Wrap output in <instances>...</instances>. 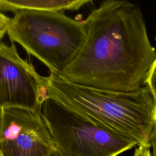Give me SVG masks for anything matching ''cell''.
<instances>
[{"label":"cell","instance_id":"8fae6325","mask_svg":"<svg viewBox=\"0 0 156 156\" xmlns=\"http://www.w3.org/2000/svg\"><path fill=\"white\" fill-rule=\"evenodd\" d=\"M149 143L151 147H152V156H156V124L151 133Z\"/></svg>","mask_w":156,"mask_h":156},{"label":"cell","instance_id":"30bf717a","mask_svg":"<svg viewBox=\"0 0 156 156\" xmlns=\"http://www.w3.org/2000/svg\"><path fill=\"white\" fill-rule=\"evenodd\" d=\"M133 156H152V154L150 151V148L138 146V148L135 149Z\"/></svg>","mask_w":156,"mask_h":156},{"label":"cell","instance_id":"7a4b0ae2","mask_svg":"<svg viewBox=\"0 0 156 156\" xmlns=\"http://www.w3.org/2000/svg\"><path fill=\"white\" fill-rule=\"evenodd\" d=\"M44 94L93 122L148 148L156 124V102L145 86L130 92L72 83L57 73L44 77Z\"/></svg>","mask_w":156,"mask_h":156},{"label":"cell","instance_id":"8992f818","mask_svg":"<svg viewBox=\"0 0 156 156\" xmlns=\"http://www.w3.org/2000/svg\"><path fill=\"white\" fill-rule=\"evenodd\" d=\"M45 98L44 77L20 57L15 44L0 43V109L20 107L40 112Z\"/></svg>","mask_w":156,"mask_h":156},{"label":"cell","instance_id":"4fadbf2b","mask_svg":"<svg viewBox=\"0 0 156 156\" xmlns=\"http://www.w3.org/2000/svg\"><path fill=\"white\" fill-rule=\"evenodd\" d=\"M0 156H2V154H1V152H0Z\"/></svg>","mask_w":156,"mask_h":156},{"label":"cell","instance_id":"3957f363","mask_svg":"<svg viewBox=\"0 0 156 156\" xmlns=\"http://www.w3.org/2000/svg\"><path fill=\"white\" fill-rule=\"evenodd\" d=\"M7 34L12 44H20L50 72L61 74L79 52L87 30L83 20L63 12L23 10L10 18Z\"/></svg>","mask_w":156,"mask_h":156},{"label":"cell","instance_id":"5b68a950","mask_svg":"<svg viewBox=\"0 0 156 156\" xmlns=\"http://www.w3.org/2000/svg\"><path fill=\"white\" fill-rule=\"evenodd\" d=\"M55 149L39 111L20 107L0 109L2 156H49Z\"/></svg>","mask_w":156,"mask_h":156},{"label":"cell","instance_id":"6da1fadb","mask_svg":"<svg viewBox=\"0 0 156 156\" xmlns=\"http://www.w3.org/2000/svg\"><path fill=\"white\" fill-rule=\"evenodd\" d=\"M83 21V43L59 74L72 83L99 89H140L156 57L140 7L127 1L107 0Z\"/></svg>","mask_w":156,"mask_h":156},{"label":"cell","instance_id":"52a82bcc","mask_svg":"<svg viewBox=\"0 0 156 156\" xmlns=\"http://www.w3.org/2000/svg\"><path fill=\"white\" fill-rule=\"evenodd\" d=\"M91 2L89 0H0V10L14 13L23 10L65 12L77 10Z\"/></svg>","mask_w":156,"mask_h":156},{"label":"cell","instance_id":"277c9868","mask_svg":"<svg viewBox=\"0 0 156 156\" xmlns=\"http://www.w3.org/2000/svg\"><path fill=\"white\" fill-rule=\"evenodd\" d=\"M40 113L62 156H117L138 142L116 133L46 98Z\"/></svg>","mask_w":156,"mask_h":156},{"label":"cell","instance_id":"ba28073f","mask_svg":"<svg viewBox=\"0 0 156 156\" xmlns=\"http://www.w3.org/2000/svg\"><path fill=\"white\" fill-rule=\"evenodd\" d=\"M143 83L148 88L156 102V57L147 71Z\"/></svg>","mask_w":156,"mask_h":156},{"label":"cell","instance_id":"7c38bea8","mask_svg":"<svg viewBox=\"0 0 156 156\" xmlns=\"http://www.w3.org/2000/svg\"><path fill=\"white\" fill-rule=\"evenodd\" d=\"M49 156H62L60 153L59 152H58L56 149L52 152V153L49 155Z\"/></svg>","mask_w":156,"mask_h":156},{"label":"cell","instance_id":"9c48e42d","mask_svg":"<svg viewBox=\"0 0 156 156\" xmlns=\"http://www.w3.org/2000/svg\"><path fill=\"white\" fill-rule=\"evenodd\" d=\"M10 21V18L0 12V43L7 32Z\"/></svg>","mask_w":156,"mask_h":156}]
</instances>
